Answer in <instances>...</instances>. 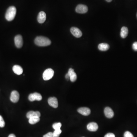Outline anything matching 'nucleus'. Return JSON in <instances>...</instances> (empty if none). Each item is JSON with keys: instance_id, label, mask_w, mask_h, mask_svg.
<instances>
[{"instance_id": "obj_1", "label": "nucleus", "mask_w": 137, "mask_h": 137, "mask_svg": "<svg viewBox=\"0 0 137 137\" xmlns=\"http://www.w3.org/2000/svg\"><path fill=\"white\" fill-rule=\"evenodd\" d=\"M34 42L39 47H46L51 44V41L48 38L43 36H38L36 37Z\"/></svg>"}, {"instance_id": "obj_2", "label": "nucleus", "mask_w": 137, "mask_h": 137, "mask_svg": "<svg viewBox=\"0 0 137 137\" xmlns=\"http://www.w3.org/2000/svg\"><path fill=\"white\" fill-rule=\"evenodd\" d=\"M17 9L15 7L10 6L7 9L6 12L5 18L8 21L13 20L16 16Z\"/></svg>"}, {"instance_id": "obj_3", "label": "nucleus", "mask_w": 137, "mask_h": 137, "mask_svg": "<svg viewBox=\"0 0 137 137\" xmlns=\"http://www.w3.org/2000/svg\"><path fill=\"white\" fill-rule=\"evenodd\" d=\"M54 71L51 68H48L43 74V78L44 81H47L51 79L53 76Z\"/></svg>"}, {"instance_id": "obj_4", "label": "nucleus", "mask_w": 137, "mask_h": 137, "mask_svg": "<svg viewBox=\"0 0 137 137\" xmlns=\"http://www.w3.org/2000/svg\"><path fill=\"white\" fill-rule=\"evenodd\" d=\"M42 99V95L40 93L35 92L31 93L29 95L28 99L30 101H40Z\"/></svg>"}, {"instance_id": "obj_5", "label": "nucleus", "mask_w": 137, "mask_h": 137, "mask_svg": "<svg viewBox=\"0 0 137 137\" xmlns=\"http://www.w3.org/2000/svg\"><path fill=\"white\" fill-rule=\"evenodd\" d=\"M15 46L17 48H21L22 47L23 44V37L20 35H18L15 37Z\"/></svg>"}, {"instance_id": "obj_6", "label": "nucleus", "mask_w": 137, "mask_h": 137, "mask_svg": "<svg viewBox=\"0 0 137 137\" xmlns=\"http://www.w3.org/2000/svg\"><path fill=\"white\" fill-rule=\"evenodd\" d=\"M88 10L87 7L83 4L78 5L76 9V12L79 14H85L87 12Z\"/></svg>"}, {"instance_id": "obj_7", "label": "nucleus", "mask_w": 137, "mask_h": 137, "mask_svg": "<svg viewBox=\"0 0 137 137\" xmlns=\"http://www.w3.org/2000/svg\"><path fill=\"white\" fill-rule=\"evenodd\" d=\"M20 99V94L17 91H13L11 93L10 99L11 101L14 103H16L19 101Z\"/></svg>"}, {"instance_id": "obj_8", "label": "nucleus", "mask_w": 137, "mask_h": 137, "mask_svg": "<svg viewBox=\"0 0 137 137\" xmlns=\"http://www.w3.org/2000/svg\"><path fill=\"white\" fill-rule=\"evenodd\" d=\"M71 32L72 34L77 38H79L82 36V33L81 31L76 27H72L71 29Z\"/></svg>"}, {"instance_id": "obj_9", "label": "nucleus", "mask_w": 137, "mask_h": 137, "mask_svg": "<svg viewBox=\"0 0 137 137\" xmlns=\"http://www.w3.org/2000/svg\"><path fill=\"white\" fill-rule=\"evenodd\" d=\"M48 104L50 106L54 108H56L58 107V99L56 97H50L48 101Z\"/></svg>"}, {"instance_id": "obj_10", "label": "nucleus", "mask_w": 137, "mask_h": 137, "mask_svg": "<svg viewBox=\"0 0 137 137\" xmlns=\"http://www.w3.org/2000/svg\"><path fill=\"white\" fill-rule=\"evenodd\" d=\"M46 19V14L43 11H41L39 13L37 16L38 22L40 24L43 23Z\"/></svg>"}, {"instance_id": "obj_11", "label": "nucleus", "mask_w": 137, "mask_h": 137, "mask_svg": "<svg viewBox=\"0 0 137 137\" xmlns=\"http://www.w3.org/2000/svg\"><path fill=\"white\" fill-rule=\"evenodd\" d=\"M70 76V80L72 82H74L77 79L76 74L74 72V70L72 68H70L67 73Z\"/></svg>"}, {"instance_id": "obj_12", "label": "nucleus", "mask_w": 137, "mask_h": 137, "mask_svg": "<svg viewBox=\"0 0 137 137\" xmlns=\"http://www.w3.org/2000/svg\"><path fill=\"white\" fill-rule=\"evenodd\" d=\"M77 111L80 113L84 116L89 115L91 113L90 110L87 107H81L78 109Z\"/></svg>"}, {"instance_id": "obj_13", "label": "nucleus", "mask_w": 137, "mask_h": 137, "mask_svg": "<svg viewBox=\"0 0 137 137\" xmlns=\"http://www.w3.org/2000/svg\"><path fill=\"white\" fill-rule=\"evenodd\" d=\"M87 128L90 131H96L98 128V126L96 123L91 122L88 124Z\"/></svg>"}, {"instance_id": "obj_14", "label": "nucleus", "mask_w": 137, "mask_h": 137, "mask_svg": "<svg viewBox=\"0 0 137 137\" xmlns=\"http://www.w3.org/2000/svg\"><path fill=\"white\" fill-rule=\"evenodd\" d=\"M104 114L108 118H112L114 116V112L109 107L105 108L104 110Z\"/></svg>"}, {"instance_id": "obj_15", "label": "nucleus", "mask_w": 137, "mask_h": 137, "mask_svg": "<svg viewBox=\"0 0 137 137\" xmlns=\"http://www.w3.org/2000/svg\"><path fill=\"white\" fill-rule=\"evenodd\" d=\"M40 116H41V114L39 111H30L28 112L26 114V117L29 119L32 117H35V116L40 117Z\"/></svg>"}, {"instance_id": "obj_16", "label": "nucleus", "mask_w": 137, "mask_h": 137, "mask_svg": "<svg viewBox=\"0 0 137 137\" xmlns=\"http://www.w3.org/2000/svg\"><path fill=\"white\" fill-rule=\"evenodd\" d=\"M13 71L15 74L20 75L23 73V69L21 67L18 65H15L13 67Z\"/></svg>"}, {"instance_id": "obj_17", "label": "nucleus", "mask_w": 137, "mask_h": 137, "mask_svg": "<svg viewBox=\"0 0 137 137\" xmlns=\"http://www.w3.org/2000/svg\"><path fill=\"white\" fill-rule=\"evenodd\" d=\"M98 49L101 51H106L109 50V45L106 43H101L99 45Z\"/></svg>"}, {"instance_id": "obj_18", "label": "nucleus", "mask_w": 137, "mask_h": 137, "mask_svg": "<svg viewBox=\"0 0 137 137\" xmlns=\"http://www.w3.org/2000/svg\"><path fill=\"white\" fill-rule=\"evenodd\" d=\"M128 33V30L126 27H123L121 30L120 36L122 38H125L127 36Z\"/></svg>"}, {"instance_id": "obj_19", "label": "nucleus", "mask_w": 137, "mask_h": 137, "mask_svg": "<svg viewBox=\"0 0 137 137\" xmlns=\"http://www.w3.org/2000/svg\"><path fill=\"white\" fill-rule=\"evenodd\" d=\"M40 120V117H37V116H35V117H32L29 118V122L31 124H34L38 123Z\"/></svg>"}, {"instance_id": "obj_20", "label": "nucleus", "mask_w": 137, "mask_h": 137, "mask_svg": "<svg viewBox=\"0 0 137 137\" xmlns=\"http://www.w3.org/2000/svg\"><path fill=\"white\" fill-rule=\"evenodd\" d=\"M62 124L61 123H56L53 124V128L54 130L59 129L61 127Z\"/></svg>"}, {"instance_id": "obj_21", "label": "nucleus", "mask_w": 137, "mask_h": 137, "mask_svg": "<svg viewBox=\"0 0 137 137\" xmlns=\"http://www.w3.org/2000/svg\"><path fill=\"white\" fill-rule=\"evenodd\" d=\"M62 131L61 129H56L54 130V131L53 132L54 136V137H59L60 134L61 133Z\"/></svg>"}, {"instance_id": "obj_22", "label": "nucleus", "mask_w": 137, "mask_h": 137, "mask_svg": "<svg viewBox=\"0 0 137 137\" xmlns=\"http://www.w3.org/2000/svg\"><path fill=\"white\" fill-rule=\"evenodd\" d=\"M5 122L3 117L0 115V127L3 128L5 126Z\"/></svg>"}, {"instance_id": "obj_23", "label": "nucleus", "mask_w": 137, "mask_h": 137, "mask_svg": "<svg viewBox=\"0 0 137 137\" xmlns=\"http://www.w3.org/2000/svg\"><path fill=\"white\" fill-rule=\"evenodd\" d=\"M124 137H134L132 134L128 131L125 132L124 134Z\"/></svg>"}, {"instance_id": "obj_24", "label": "nucleus", "mask_w": 137, "mask_h": 137, "mask_svg": "<svg viewBox=\"0 0 137 137\" xmlns=\"http://www.w3.org/2000/svg\"><path fill=\"white\" fill-rule=\"evenodd\" d=\"M43 137H54L53 134V132H49L47 134L44 135Z\"/></svg>"}, {"instance_id": "obj_25", "label": "nucleus", "mask_w": 137, "mask_h": 137, "mask_svg": "<svg viewBox=\"0 0 137 137\" xmlns=\"http://www.w3.org/2000/svg\"><path fill=\"white\" fill-rule=\"evenodd\" d=\"M132 48L135 51H137V42H135L132 44Z\"/></svg>"}, {"instance_id": "obj_26", "label": "nucleus", "mask_w": 137, "mask_h": 137, "mask_svg": "<svg viewBox=\"0 0 137 137\" xmlns=\"http://www.w3.org/2000/svg\"><path fill=\"white\" fill-rule=\"evenodd\" d=\"M104 137H115V135L113 133H109L106 134Z\"/></svg>"}, {"instance_id": "obj_27", "label": "nucleus", "mask_w": 137, "mask_h": 137, "mask_svg": "<svg viewBox=\"0 0 137 137\" xmlns=\"http://www.w3.org/2000/svg\"><path fill=\"white\" fill-rule=\"evenodd\" d=\"M65 79H66L67 80H68V79H70V76H69V75H68V74L67 73V74L65 75Z\"/></svg>"}, {"instance_id": "obj_28", "label": "nucleus", "mask_w": 137, "mask_h": 137, "mask_svg": "<svg viewBox=\"0 0 137 137\" xmlns=\"http://www.w3.org/2000/svg\"><path fill=\"white\" fill-rule=\"evenodd\" d=\"M8 137H16L15 136V135L14 134H10L9 135V136H8Z\"/></svg>"}, {"instance_id": "obj_29", "label": "nucleus", "mask_w": 137, "mask_h": 137, "mask_svg": "<svg viewBox=\"0 0 137 137\" xmlns=\"http://www.w3.org/2000/svg\"><path fill=\"white\" fill-rule=\"evenodd\" d=\"M106 1L108 2H110L112 1V0H106Z\"/></svg>"}, {"instance_id": "obj_30", "label": "nucleus", "mask_w": 137, "mask_h": 137, "mask_svg": "<svg viewBox=\"0 0 137 137\" xmlns=\"http://www.w3.org/2000/svg\"></svg>"}]
</instances>
